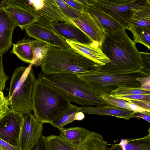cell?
<instances>
[{"mask_svg": "<svg viewBox=\"0 0 150 150\" xmlns=\"http://www.w3.org/2000/svg\"><path fill=\"white\" fill-rule=\"evenodd\" d=\"M113 97L128 101L129 100H142L150 102V95H134L130 96H119Z\"/></svg>", "mask_w": 150, "mask_h": 150, "instance_id": "cell-32", "label": "cell"}, {"mask_svg": "<svg viewBox=\"0 0 150 150\" xmlns=\"http://www.w3.org/2000/svg\"><path fill=\"white\" fill-rule=\"evenodd\" d=\"M32 39H23L15 43L12 44L13 48L11 52L15 54L21 61L32 64L33 54L30 45Z\"/></svg>", "mask_w": 150, "mask_h": 150, "instance_id": "cell-21", "label": "cell"}, {"mask_svg": "<svg viewBox=\"0 0 150 150\" xmlns=\"http://www.w3.org/2000/svg\"><path fill=\"white\" fill-rule=\"evenodd\" d=\"M131 101L134 103L143 108L150 110V102L142 100H132Z\"/></svg>", "mask_w": 150, "mask_h": 150, "instance_id": "cell-40", "label": "cell"}, {"mask_svg": "<svg viewBox=\"0 0 150 150\" xmlns=\"http://www.w3.org/2000/svg\"><path fill=\"white\" fill-rule=\"evenodd\" d=\"M78 76L98 93L110 94L118 86L139 87L138 78L150 76L140 70L128 73H108L95 71Z\"/></svg>", "mask_w": 150, "mask_h": 150, "instance_id": "cell-6", "label": "cell"}, {"mask_svg": "<svg viewBox=\"0 0 150 150\" xmlns=\"http://www.w3.org/2000/svg\"><path fill=\"white\" fill-rule=\"evenodd\" d=\"M70 20L93 42H98L99 46L101 45L106 33L93 15L84 10V12L81 13L79 18Z\"/></svg>", "mask_w": 150, "mask_h": 150, "instance_id": "cell-13", "label": "cell"}, {"mask_svg": "<svg viewBox=\"0 0 150 150\" xmlns=\"http://www.w3.org/2000/svg\"><path fill=\"white\" fill-rule=\"evenodd\" d=\"M128 30L132 33L134 42L141 44L150 49V26L139 27L131 25Z\"/></svg>", "mask_w": 150, "mask_h": 150, "instance_id": "cell-24", "label": "cell"}, {"mask_svg": "<svg viewBox=\"0 0 150 150\" xmlns=\"http://www.w3.org/2000/svg\"><path fill=\"white\" fill-rule=\"evenodd\" d=\"M0 150H19L18 146L11 145L0 138Z\"/></svg>", "mask_w": 150, "mask_h": 150, "instance_id": "cell-39", "label": "cell"}, {"mask_svg": "<svg viewBox=\"0 0 150 150\" xmlns=\"http://www.w3.org/2000/svg\"><path fill=\"white\" fill-rule=\"evenodd\" d=\"M17 26L9 14L0 7V54L3 55L11 48L13 33Z\"/></svg>", "mask_w": 150, "mask_h": 150, "instance_id": "cell-15", "label": "cell"}, {"mask_svg": "<svg viewBox=\"0 0 150 150\" xmlns=\"http://www.w3.org/2000/svg\"><path fill=\"white\" fill-rule=\"evenodd\" d=\"M59 135L68 142L75 145L82 141L91 131L85 128L79 127H62L58 129Z\"/></svg>", "mask_w": 150, "mask_h": 150, "instance_id": "cell-22", "label": "cell"}, {"mask_svg": "<svg viewBox=\"0 0 150 150\" xmlns=\"http://www.w3.org/2000/svg\"><path fill=\"white\" fill-rule=\"evenodd\" d=\"M65 40L71 47L100 66H103L110 62L100 49L99 45H94L95 42L91 44H86L69 40Z\"/></svg>", "mask_w": 150, "mask_h": 150, "instance_id": "cell-16", "label": "cell"}, {"mask_svg": "<svg viewBox=\"0 0 150 150\" xmlns=\"http://www.w3.org/2000/svg\"><path fill=\"white\" fill-rule=\"evenodd\" d=\"M100 96L105 103L106 105L120 108L132 111L125 100L113 97L108 94L100 93Z\"/></svg>", "mask_w": 150, "mask_h": 150, "instance_id": "cell-29", "label": "cell"}, {"mask_svg": "<svg viewBox=\"0 0 150 150\" xmlns=\"http://www.w3.org/2000/svg\"><path fill=\"white\" fill-rule=\"evenodd\" d=\"M9 105L7 97H5L3 91H0V118L10 110Z\"/></svg>", "mask_w": 150, "mask_h": 150, "instance_id": "cell-33", "label": "cell"}, {"mask_svg": "<svg viewBox=\"0 0 150 150\" xmlns=\"http://www.w3.org/2000/svg\"><path fill=\"white\" fill-rule=\"evenodd\" d=\"M0 7L11 16L17 26L22 30L35 23L39 18L30 10L26 0H4L1 1Z\"/></svg>", "mask_w": 150, "mask_h": 150, "instance_id": "cell-9", "label": "cell"}, {"mask_svg": "<svg viewBox=\"0 0 150 150\" xmlns=\"http://www.w3.org/2000/svg\"><path fill=\"white\" fill-rule=\"evenodd\" d=\"M85 117V115L83 112L78 111L75 114L74 119L75 120L81 121L84 119Z\"/></svg>", "mask_w": 150, "mask_h": 150, "instance_id": "cell-42", "label": "cell"}, {"mask_svg": "<svg viewBox=\"0 0 150 150\" xmlns=\"http://www.w3.org/2000/svg\"><path fill=\"white\" fill-rule=\"evenodd\" d=\"M140 60V70L150 75V54L148 52H139Z\"/></svg>", "mask_w": 150, "mask_h": 150, "instance_id": "cell-31", "label": "cell"}, {"mask_svg": "<svg viewBox=\"0 0 150 150\" xmlns=\"http://www.w3.org/2000/svg\"><path fill=\"white\" fill-rule=\"evenodd\" d=\"M88 4L105 14L120 25L128 30L130 19L134 12L144 6L149 0H89Z\"/></svg>", "mask_w": 150, "mask_h": 150, "instance_id": "cell-7", "label": "cell"}, {"mask_svg": "<svg viewBox=\"0 0 150 150\" xmlns=\"http://www.w3.org/2000/svg\"><path fill=\"white\" fill-rule=\"evenodd\" d=\"M67 4L81 13L84 11L85 6L80 3L78 0H64Z\"/></svg>", "mask_w": 150, "mask_h": 150, "instance_id": "cell-38", "label": "cell"}, {"mask_svg": "<svg viewBox=\"0 0 150 150\" xmlns=\"http://www.w3.org/2000/svg\"><path fill=\"white\" fill-rule=\"evenodd\" d=\"M99 47L110 62L99 66L97 71L121 73L140 70L139 51L136 44L128 36L125 30L106 33Z\"/></svg>", "mask_w": 150, "mask_h": 150, "instance_id": "cell-1", "label": "cell"}, {"mask_svg": "<svg viewBox=\"0 0 150 150\" xmlns=\"http://www.w3.org/2000/svg\"><path fill=\"white\" fill-rule=\"evenodd\" d=\"M106 144L101 134L90 131L82 141L76 145L74 150H106Z\"/></svg>", "mask_w": 150, "mask_h": 150, "instance_id": "cell-19", "label": "cell"}, {"mask_svg": "<svg viewBox=\"0 0 150 150\" xmlns=\"http://www.w3.org/2000/svg\"><path fill=\"white\" fill-rule=\"evenodd\" d=\"M30 45L33 54V61L31 64L35 67L40 66L43 58L51 46L36 40H32Z\"/></svg>", "mask_w": 150, "mask_h": 150, "instance_id": "cell-25", "label": "cell"}, {"mask_svg": "<svg viewBox=\"0 0 150 150\" xmlns=\"http://www.w3.org/2000/svg\"><path fill=\"white\" fill-rule=\"evenodd\" d=\"M48 150H74L76 145L67 141L59 135L46 137Z\"/></svg>", "mask_w": 150, "mask_h": 150, "instance_id": "cell-26", "label": "cell"}, {"mask_svg": "<svg viewBox=\"0 0 150 150\" xmlns=\"http://www.w3.org/2000/svg\"><path fill=\"white\" fill-rule=\"evenodd\" d=\"M3 55L0 54V91H3L8 79L4 70L3 64Z\"/></svg>", "mask_w": 150, "mask_h": 150, "instance_id": "cell-35", "label": "cell"}, {"mask_svg": "<svg viewBox=\"0 0 150 150\" xmlns=\"http://www.w3.org/2000/svg\"><path fill=\"white\" fill-rule=\"evenodd\" d=\"M139 94L150 95V91L142 90L140 87L132 88L118 86L110 94V95L112 97Z\"/></svg>", "mask_w": 150, "mask_h": 150, "instance_id": "cell-28", "label": "cell"}, {"mask_svg": "<svg viewBox=\"0 0 150 150\" xmlns=\"http://www.w3.org/2000/svg\"><path fill=\"white\" fill-rule=\"evenodd\" d=\"M79 111L90 115H108L127 120L131 118L134 112L120 108L105 105L102 107H78Z\"/></svg>", "mask_w": 150, "mask_h": 150, "instance_id": "cell-17", "label": "cell"}, {"mask_svg": "<svg viewBox=\"0 0 150 150\" xmlns=\"http://www.w3.org/2000/svg\"><path fill=\"white\" fill-rule=\"evenodd\" d=\"M137 80L140 83L142 90L150 91V76L138 78Z\"/></svg>", "mask_w": 150, "mask_h": 150, "instance_id": "cell-37", "label": "cell"}, {"mask_svg": "<svg viewBox=\"0 0 150 150\" xmlns=\"http://www.w3.org/2000/svg\"><path fill=\"white\" fill-rule=\"evenodd\" d=\"M149 134L141 138L135 139H121L118 144H109L108 147L106 144V150H150V128Z\"/></svg>", "mask_w": 150, "mask_h": 150, "instance_id": "cell-18", "label": "cell"}, {"mask_svg": "<svg viewBox=\"0 0 150 150\" xmlns=\"http://www.w3.org/2000/svg\"><path fill=\"white\" fill-rule=\"evenodd\" d=\"M84 10L92 14L96 18L106 33L115 32L124 29L108 16L88 4V1L87 5L85 6Z\"/></svg>", "mask_w": 150, "mask_h": 150, "instance_id": "cell-20", "label": "cell"}, {"mask_svg": "<svg viewBox=\"0 0 150 150\" xmlns=\"http://www.w3.org/2000/svg\"><path fill=\"white\" fill-rule=\"evenodd\" d=\"M33 64L16 68L12 75L7 96L11 110L24 115L33 110L32 95L36 81Z\"/></svg>", "mask_w": 150, "mask_h": 150, "instance_id": "cell-5", "label": "cell"}, {"mask_svg": "<svg viewBox=\"0 0 150 150\" xmlns=\"http://www.w3.org/2000/svg\"><path fill=\"white\" fill-rule=\"evenodd\" d=\"M28 150H48L46 136L42 135Z\"/></svg>", "mask_w": 150, "mask_h": 150, "instance_id": "cell-34", "label": "cell"}, {"mask_svg": "<svg viewBox=\"0 0 150 150\" xmlns=\"http://www.w3.org/2000/svg\"><path fill=\"white\" fill-rule=\"evenodd\" d=\"M131 25L150 26V2L137 9L130 19Z\"/></svg>", "mask_w": 150, "mask_h": 150, "instance_id": "cell-23", "label": "cell"}, {"mask_svg": "<svg viewBox=\"0 0 150 150\" xmlns=\"http://www.w3.org/2000/svg\"><path fill=\"white\" fill-rule=\"evenodd\" d=\"M31 113L24 115L18 146L19 150H28L42 135L43 124Z\"/></svg>", "mask_w": 150, "mask_h": 150, "instance_id": "cell-11", "label": "cell"}, {"mask_svg": "<svg viewBox=\"0 0 150 150\" xmlns=\"http://www.w3.org/2000/svg\"><path fill=\"white\" fill-rule=\"evenodd\" d=\"M30 11L39 18L38 23L51 26L56 22L73 23L54 0H26Z\"/></svg>", "mask_w": 150, "mask_h": 150, "instance_id": "cell-8", "label": "cell"}, {"mask_svg": "<svg viewBox=\"0 0 150 150\" xmlns=\"http://www.w3.org/2000/svg\"><path fill=\"white\" fill-rule=\"evenodd\" d=\"M64 14L70 20L77 19L81 12L66 3L63 0H54Z\"/></svg>", "mask_w": 150, "mask_h": 150, "instance_id": "cell-30", "label": "cell"}, {"mask_svg": "<svg viewBox=\"0 0 150 150\" xmlns=\"http://www.w3.org/2000/svg\"><path fill=\"white\" fill-rule=\"evenodd\" d=\"M25 30L30 37L44 42L51 46L65 48L71 47L66 40L57 33L50 25L35 23Z\"/></svg>", "mask_w": 150, "mask_h": 150, "instance_id": "cell-12", "label": "cell"}, {"mask_svg": "<svg viewBox=\"0 0 150 150\" xmlns=\"http://www.w3.org/2000/svg\"><path fill=\"white\" fill-rule=\"evenodd\" d=\"M136 117L142 118L148 121L149 123H150V115L143 113L134 112L132 115L131 118Z\"/></svg>", "mask_w": 150, "mask_h": 150, "instance_id": "cell-41", "label": "cell"}, {"mask_svg": "<svg viewBox=\"0 0 150 150\" xmlns=\"http://www.w3.org/2000/svg\"><path fill=\"white\" fill-rule=\"evenodd\" d=\"M127 103L132 111L134 112L143 113L150 115V110L143 108L130 100L127 101Z\"/></svg>", "mask_w": 150, "mask_h": 150, "instance_id": "cell-36", "label": "cell"}, {"mask_svg": "<svg viewBox=\"0 0 150 150\" xmlns=\"http://www.w3.org/2000/svg\"><path fill=\"white\" fill-rule=\"evenodd\" d=\"M37 79L56 88L70 102L87 107L106 105L100 97V94L79 77L77 74H48L41 71L38 74Z\"/></svg>", "mask_w": 150, "mask_h": 150, "instance_id": "cell-3", "label": "cell"}, {"mask_svg": "<svg viewBox=\"0 0 150 150\" xmlns=\"http://www.w3.org/2000/svg\"><path fill=\"white\" fill-rule=\"evenodd\" d=\"M78 107V106L72 104L71 108L68 111L54 121L51 125L59 129L74 121L75 115L79 111L77 110Z\"/></svg>", "mask_w": 150, "mask_h": 150, "instance_id": "cell-27", "label": "cell"}, {"mask_svg": "<svg viewBox=\"0 0 150 150\" xmlns=\"http://www.w3.org/2000/svg\"><path fill=\"white\" fill-rule=\"evenodd\" d=\"M51 26L65 40H69L86 44H91L94 42L80 28L73 23L56 22L52 23Z\"/></svg>", "mask_w": 150, "mask_h": 150, "instance_id": "cell-14", "label": "cell"}, {"mask_svg": "<svg viewBox=\"0 0 150 150\" xmlns=\"http://www.w3.org/2000/svg\"><path fill=\"white\" fill-rule=\"evenodd\" d=\"M100 66L72 47L50 46L40 65L42 72L48 74L79 75L97 71Z\"/></svg>", "mask_w": 150, "mask_h": 150, "instance_id": "cell-2", "label": "cell"}, {"mask_svg": "<svg viewBox=\"0 0 150 150\" xmlns=\"http://www.w3.org/2000/svg\"><path fill=\"white\" fill-rule=\"evenodd\" d=\"M24 115L10 110L0 118V138L13 146H18Z\"/></svg>", "mask_w": 150, "mask_h": 150, "instance_id": "cell-10", "label": "cell"}, {"mask_svg": "<svg viewBox=\"0 0 150 150\" xmlns=\"http://www.w3.org/2000/svg\"><path fill=\"white\" fill-rule=\"evenodd\" d=\"M32 99L34 115L43 123L51 124L68 111L72 105L56 88L37 79Z\"/></svg>", "mask_w": 150, "mask_h": 150, "instance_id": "cell-4", "label": "cell"}]
</instances>
